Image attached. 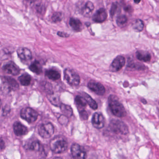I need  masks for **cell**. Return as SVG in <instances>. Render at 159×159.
<instances>
[{
  "mask_svg": "<svg viewBox=\"0 0 159 159\" xmlns=\"http://www.w3.org/2000/svg\"><path fill=\"white\" fill-rule=\"evenodd\" d=\"M108 104L111 111L116 117L122 118L126 115V111L124 107L116 96L111 95L109 97Z\"/></svg>",
  "mask_w": 159,
  "mask_h": 159,
  "instance_id": "cell-1",
  "label": "cell"
},
{
  "mask_svg": "<svg viewBox=\"0 0 159 159\" xmlns=\"http://www.w3.org/2000/svg\"><path fill=\"white\" fill-rule=\"evenodd\" d=\"M50 147L51 150L54 153H62L67 149V141L64 137L57 136L51 140Z\"/></svg>",
  "mask_w": 159,
  "mask_h": 159,
  "instance_id": "cell-2",
  "label": "cell"
},
{
  "mask_svg": "<svg viewBox=\"0 0 159 159\" xmlns=\"http://www.w3.org/2000/svg\"><path fill=\"white\" fill-rule=\"evenodd\" d=\"M64 77L69 84L73 86L79 85L80 82V78L78 73L70 69L67 68L65 70Z\"/></svg>",
  "mask_w": 159,
  "mask_h": 159,
  "instance_id": "cell-3",
  "label": "cell"
},
{
  "mask_svg": "<svg viewBox=\"0 0 159 159\" xmlns=\"http://www.w3.org/2000/svg\"><path fill=\"white\" fill-rule=\"evenodd\" d=\"M110 129L113 132L126 135L129 133L128 127L125 123L120 120H113L110 123Z\"/></svg>",
  "mask_w": 159,
  "mask_h": 159,
  "instance_id": "cell-4",
  "label": "cell"
},
{
  "mask_svg": "<svg viewBox=\"0 0 159 159\" xmlns=\"http://www.w3.org/2000/svg\"><path fill=\"white\" fill-rule=\"evenodd\" d=\"M20 116L22 119L29 123H32L38 119L39 114L33 109L30 107H25L20 112Z\"/></svg>",
  "mask_w": 159,
  "mask_h": 159,
  "instance_id": "cell-5",
  "label": "cell"
},
{
  "mask_svg": "<svg viewBox=\"0 0 159 159\" xmlns=\"http://www.w3.org/2000/svg\"><path fill=\"white\" fill-rule=\"evenodd\" d=\"M38 132L40 135L43 138H49L53 134L54 127L51 123L42 124L39 126Z\"/></svg>",
  "mask_w": 159,
  "mask_h": 159,
  "instance_id": "cell-6",
  "label": "cell"
},
{
  "mask_svg": "<svg viewBox=\"0 0 159 159\" xmlns=\"http://www.w3.org/2000/svg\"><path fill=\"white\" fill-rule=\"evenodd\" d=\"M2 85H3L4 90L8 92L15 91L19 88V84L13 78L10 77H2L1 78Z\"/></svg>",
  "mask_w": 159,
  "mask_h": 159,
  "instance_id": "cell-7",
  "label": "cell"
},
{
  "mask_svg": "<svg viewBox=\"0 0 159 159\" xmlns=\"http://www.w3.org/2000/svg\"><path fill=\"white\" fill-rule=\"evenodd\" d=\"M71 152L72 156L75 159H85L86 152L84 149L79 144L74 143L71 146Z\"/></svg>",
  "mask_w": 159,
  "mask_h": 159,
  "instance_id": "cell-8",
  "label": "cell"
},
{
  "mask_svg": "<svg viewBox=\"0 0 159 159\" xmlns=\"http://www.w3.org/2000/svg\"><path fill=\"white\" fill-rule=\"evenodd\" d=\"M88 87L91 91L99 96H103L106 93V89L103 84L95 81L91 80L88 84Z\"/></svg>",
  "mask_w": 159,
  "mask_h": 159,
  "instance_id": "cell-9",
  "label": "cell"
},
{
  "mask_svg": "<svg viewBox=\"0 0 159 159\" xmlns=\"http://www.w3.org/2000/svg\"><path fill=\"white\" fill-rule=\"evenodd\" d=\"M125 60L124 57L118 56L112 61L110 66V70L113 72L119 71L125 65Z\"/></svg>",
  "mask_w": 159,
  "mask_h": 159,
  "instance_id": "cell-10",
  "label": "cell"
},
{
  "mask_svg": "<svg viewBox=\"0 0 159 159\" xmlns=\"http://www.w3.org/2000/svg\"><path fill=\"white\" fill-rule=\"evenodd\" d=\"M92 124L97 129H101L105 125V119L101 113L96 112L93 114L92 120Z\"/></svg>",
  "mask_w": 159,
  "mask_h": 159,
  "instance_id": "cell-11",
  "label": "cell"
},
{
  "mask_svg": "<svg viewBox=\"0 0 159 159\" xmlns=\"http://www.w3.org/2000/svg\"><path fill=\"white\" fill-rule=\"evenodd\" d=\"M2 70L8 74L16 76L20 73V68L14 62H10L2 67Z\"/></svg>",
  "mask_w": 159,
  "mask_h": 159,
  "instance_id": "cell-12",
  "label": "cell"
},
{
  "mask_svg": "<svg viewBox=\"0 0 159 159\" xmlns=\"http://www.w3.org/2000/svg\"><path fill=\"white\" fill-rule=\"evenodd\" d=\"M107 17V13L104 8L98 10L93 16V21L95 23H102L106 21Z\"/></svg>",
  "mask_w": 159,
  "mask_h": 159,
  "instance_id": "cell-13",
  "label": "cell"
},
{
  "mask_svg": "<svg viewBox=\"0 0 159 159\" xmlns=\"http://www.w3.org/2000/svg\"><path fill=\"white\" fill-rule=\"evenodd\" d=\"M18 57L24 61H28L32 58V53L27 48L20 47L17 51Z\"/></svg>",
  "mask_w": 159,
  "mask_h": 159,
  "instance_id": "cell-14",
  "label": "cell"
},
{
  "mask_svg": "<svg viewBox=\"0 0 159 159\" xmlns=\"http://www.w3.org/2000/svg\"><path fill=\"white\" fill-rule=\"evenodd\" d=\"M13 130L15 134L17 136H23L26 134L28 132L27 127L20 122H16L13 125Z\"/></svg>",
  "mask_w": 159,
  "mask_h": 159,
  "instance_id": "cell-15",
  "label": "cell"
},
{
  "mask_svg": "<svg viewBox=\"0 0 159 159\" xmlns=\"http://www.w3.org/2000/svg\"><path fill=\"white\" fill-rule=\"evenodd\" d=\"M45 76L52 80L56 81L60 79L61 77L60 72L56 70L51 69L47 70L45 71Z\"/></svg>",
  "mask_w": 159,
  "mask_h": 159,
  "instance_id": "cell-16",
  "label": "cell"
},
{
  "mask_svg": "<svg viewBox=\"0 0 159 159\" xmlns=\"http://www.w3.org/2000/svg\"><path fill=\"white\" fill-rule=\"evenodd\" d=\"M136 57L138 60L145 62H149L151 59V55L148 52L143 51L137 52Z\"/></svg>",
  "mask_w": 159,
  "mask_h": 159,
  "instance_id": "cell-17",
  "label": "cell"
},
{
  "mask_svg": "<svg viewBox=\"0 0 159 159\" xmlns=\"http://www.w3.org/2000/svg\"><path fill=\"white\" fill-rule=\"evenodd\" d=\"M70 25L76 31H80L82 29V24L79 19L71 18L70 20Z\"/></svg>",
  "mask_w": 159,
  "mask_h": 159,
  "instance_id": "cell-18",
  "label": "cell"
},
{
  "mask_svg": "<svg viewBox=\"0 0 159 159\" xmlns=\"http://www.w3.org/2000/svg\"><path fill=\"white\" fill-rule=\"evenodd\" d=\"M30 70L37 74H40L42 72V67L39 61L35 60L31 63L29 67Z\"/></svg>",
  "mask_w": 159,
  "mask_h": 159,
  "instance_id": "cell-19",
  "label": "cell"
},
{
  "mask_svg": "<svg viewBox=\"0 0 159 159\" xmlns=\"http://www.w3.org/2000/svg\"><path fill=\"white\" fill-rule=\"evenodd\" d=\"M132 28L136 32H141L144 29V22L140 19H136L132 24Z\"/></svg>",
  "mask_w": 159,
  "mask_h": 159,
  "instance_id": "cell-20",
  "label": "cell"
},
{
  "mask_svg": "<svg viewBox=\"0 0 159 159\" xmlns=\"http://www.w3.org/2000/svg\"><path fill=\"white\" fill-rule=\"evenodd\" d=\"M83 97L86 100L87 104L90 106V107L93 109L97 110L98 108L97 103L95 100H94L91 96L86 93H83Z\"/></svg>",
  "mask_w": 159,
  "mask_h": 159,
  "instance_id": "cell-21",
  "label": "cell"
},
{
  "mask_svg": "<svg viewBox=\"0 0 159 159\" xmlns=\"http://www.w3.org/2000/svg\"><path fill=\"white\" fill-rule=\"evenodd\" d=\"M94 9L93 4L91 2H87L82 10V13L85 16L90 15Z\"/></svg>",
  "mask_w": 159,
  "mask_h": 159,
  "instance_id": "cell-22",
  "label": "cell"
},
{
  "mask_svg": "<svg viewBox=\"0 0 159 159\" xmlns=\"http://www.w3.org/2000/svg\"><path fill=\"white\" fill-rule=\"evenodd\" d=\"M18 80L22 85L24 86H28L30 84L31 82V77L27 73H25L19 77Z\"/></svg>",
  "mask_w": 159,
  "mask_h": 159,
  "instance_id": "cell-23",
  "label": "cell"
},
{
  "mask_svg": "<svg viewBox=\"0 0 159 159\" xmlns=\"http://www.w3.org/2000/svg\"><path fill=\"white\" fill-rule=\"evenodd\" d=\"M61 111L63 112L64 115L68 118H70L73 114V110L70 106L65 104H61L60 106Z\"/></svg>",
  "mask_w": 159,
  "mask_h": 159,
  "instance_id": "cell-24",
  "label": "cell"
},
{
  "mask_svg": "<svg viewBox=\"0 0 159 159\" xmlns=\"http://www.w3.org/2000/svg\"><path fill=\"white\" fill-rule=\"evenodd\" d=\"M48 98L52 104H53L55 106H60L61 105L59 96L57 95L56 94L53 93L49 94Z\"/></svg>",
  "mask_w": 159,
  "mask_h": 159,
  "instance_id": "cell-25",
  "label": "cell"
},
{
  "mask_svg": "<svg viewBox=\"0 0 159 159\" xmlns=\"http://www.w3.org/2000/svg\"><path fill=\"white\" fill-rule=\"evenodd\" d=\"M75 102L76 105L80 108L85 107L87 104L84 98L80 96L76 97Z\"/></svg>",
  "mask_w": 159,
  "mask_h": 159,
  "instance_id": "cell-26",
  "label": "cell"
},
{
  "mask_svg": "<svg viewBox=\"0 0 159 159\" xmlns=\"http://www.w3.org/2000/svg\"><path fill=\"white\" fill-rule=\"evenodd\" d=\"M41 148V145L38 140H35L31 142L28 147L29 149L34 151H39L40 150Z\"/></svg>",
  "mask_w": 159,
  "mask_h": 159,
  "instance_id": "cell-27",
  "label": "cell"
},
{
  "mask_svg": "<svg viewBox=\"0 0 159 159\" xmlns=\"http://www.w3.org/2000/svg\"><path fill=\"white\" fill-rule=\"evenodd\" d=\"M128 21V18L127 16L124 15L119 16L117 17L116 19V23L119 26H122L124 25Z\"/></svg>",
  "mask_w": 159,
  "mask_h": 159,
  "instance_id": "cell-28",
  "label": "cell"
},
{
  "mask_svg": "<svg viewBox=\"0 0 159 159\" xmlns=\"http://www.w3.org/2000/svg\"><path fill=\"white\" fill-rule=\"evenodd\" d=\"M120 6L118 2H115L112 3L110 11V13L111 17L114 16L117 12L120 11Z\"/></svg>",
  "mask_w": 159,
  "mask_h": 159,
  "instance_id": "cell-29",
  "label": "cell"
},
{
  "mask_svg": "<svg viewBox=\"0 0 159 159\" xmlns=\"http://www.w3.org/2000/svg\"><path fill=\"white\" fill-rule=\"evenodd\" d=\"M63 18V14L60 12L55 13L52 16V20L54 23L60 22Z\"/></svg>",
  "mask_w": 159,
  "mask_h": 159,
  "instance_id": "cell-30",
  "label": "cell"
},
{
  "mask_svg": "<svg viewBox=\"0 0 159 159\" xmlns=\"http://www.w3.org/2000/svg\"><path fill=\"white\" fill-rule=\"evenodd\" d=\"M80 116L82 120H87L88 118V114L87 111L84 110H82L80 111Z\"/></svg>",
  "mask_w": 159,
  "mask_h": 159,
  "instance_id": "cell-31",
  "label": "cell"
},
{
  "mask_svg": "<svg viewBox=\"0 0 159 159\" xmlns=\"http://www.w3.org/2000/svg\"><path fill=\"white\" fill-rule=\"evenodd\" d=\"M124 11L127 12H131L132 11V7H131V6H130V5H128V6H125V7H124Z\"/></svg>",
  "mask_w": 159,
  "mask_h": 159,
  "instance_id": "cell-32",
  "label": "cell"
},
{
  "mask_svg": "<svg viewBox=\"0 0 159 159\" xmlns=\"http://www.w3.org/2000/svg\"><path fill=\"white\" fill-rule=\"evenodd\" d=\"M58 36H60V37H64V38H66V37H67L68 36L67 34L62 32H58Z\"/></svg>",
  "mask_w": 159,
  "mask_h": 159,
  "instance_id": "cell-33",
  "label": "cell"
},
{
  "mask_svg": "<svg viewBox=\"0 0 159 159\" xmlns=\"http://www.w3.org/2000/svg\"><path fill=\"white\" fill-rule=\"evenodd\" d=\"M1 150H2V149L4 148V142L2 138L1 139Z\"/></svg>",
  "mask_w": 159,
  "mask_h": 159,
  "instance_id": "cell-34",
  "label": "cell"
},
{
  "mask_svg": "<svg viewBox=\"0 0 159 159\" xmlns=\"http://www.w3.org/2000/svg\"><path fill=\"white\" fill-rule=\"evenodd\" d=\"M134 2L136 4H139L141 1V0H134Z\"/></svg>",
  "mask_w": 159,
  "mask_h": 159,
  "instance_id": "cell-35",
  "label": "cell"
},
{
  "mask_svg": "<svg viewBox=\"0 0 159 159\" xmlns=\"http://www.w3.org/2000/svg\"></svg>",
  "mask_w": 159,
  "mask_h": 159,
  "instance_id": "cell-36",
  "label": "cell"
}]
</instances>
